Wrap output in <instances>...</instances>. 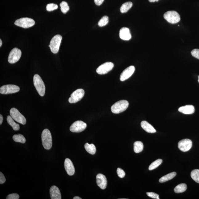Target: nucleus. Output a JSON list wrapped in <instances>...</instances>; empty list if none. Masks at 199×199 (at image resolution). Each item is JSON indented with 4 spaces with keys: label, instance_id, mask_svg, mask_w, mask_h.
Here are the masks:
<instances>
[{
    "label": "nucleus",
    "instance_id": "nucleus-19",
    "mask_svg": "<svg viewBox=\"0 0 199 199\" xmlns=\"http://www.w3.org/2000/svg\"><path fill=\"white\" fill-rule=\"evenodd\" d=\"M178 111L181 113L185 114H191L195 112V108L193 105H186V106L180 107Z\"/></svg>",
    "mask_w": 199,
    "mask_h": 199
},
{
    "label": "nucleus",
    "instance_id": "nucleus-23",
    "mask_svg": "<svg viewBox=\"0 0 199 199\" xmlns=\"http://www.w3.org/2000/svg\"><path fill=\"white\" fill-rule=\"evenodd\" d=\"M84 148L86 151L91 155H94L96 152V148L93 144H89L87 143L84 144Z\"/></svg>",
    "mask_w": 199,
    "mask_h": 199
},
{
    "label": "nucleus",
    "instance_id": "nucleus-5",
    "mask_svg": "<svg viewBox=\"0 0 199 199\" xmlns=\"http://www.w3.org/2000/svg\"><path fill=\"white\" fill-rule=\"evenodd\" d=\"M164 18L168 22L171 24H176L180 20L179 14L175 11H169L165 13Z\"/></svg>",
    "mask_w": 199,
    "mask_h": 199
},
{
    "label": "nucleus",
    "instance_id": "nucleus-3",
    "mask_svg": "<svg viewBox=\"0 0 199 199\" xmlns=\"http://www.w3.org/2000/svg\"><path fill=\"white\" fill-rule=\"evenodd\" d=\"M128 101L125 100H120L114 104L111 107V111L114 114H119L124 112L129 106Z\"/></svg>",
    "mask_w": 199,
    "mask_h": 199
},
{
    "label": "nucleus",
    "instance_id": "nucleus-2",
    "mask_svg": "<svg viewBox=\"0 0 199 199\" xmlns=\"http://www.w3.org/2000/svg\"><path fill=\"white\" fill-rule=\"evenodd\" d=\"M34 84L39 95L41 96H44L46 91V87L41 77L37 74H35L33 78Z\"/></svg>",
    "mask_w": 199,
    "mask_h": 199
},
{
    "label": "nucleus",
    "instance_id": "nucleus-35",
    "mask_svg": "<svg viewBox=\"0 0 199 199\" xmlns=\"http://www.w3.org/2000/svg\"><path fill=\"white\" fill-rule=\"evenodd\" d=\"M191 55L193 57L199 59V49H195L191 52Z\"/></svg>",
    "mask_w": 199,
    "mask_h": 199
},
{
    "label": "nucleus",
    "instance_id": "nucleus-7",
    "mask_svg": "<svg viewBox=\"0 0 199 199\" xmlns=\"http://www.w3.org/2000/svg\"><path fill=\"white\" fill-rule=\"evenodd\" d=\"M10 115L14 120L18 123L25 125L26 120L25 117L16 108H13L10 110Z\"/></svg>",
    "mask_w": 199,
    "mask_h": 199
},
{
    "label": "nucleus",
    "instance_id": "nucleus-6",
    "mask_svg": "<svg viewBox=\"0 0 199 199\" xmlns=\"http://www.w3.org/2000/svg\"><path fill=\"white\" fill-rule=\"evenodd\" d=\"M35 22L32 18H24L17 20L14 22L15 25L19 27L27 29L35 25Z\"/></svg>",
    "mask_w": 199,
    "mask_h": 199
},
{
    "label": "nucleus",
    "instance_id": "nucleus-1",
    "mask_svg": "<svg viewBox=\"0 0 199 199\" xmlns=\"http://www.w3.org/2000/svg\"><path fill=\"white\" fill-rule=\"evenodd\" d=\"M41 138L43 147L47 150L50 149L52 146V138L50 130L44 129L41 134Z\"/></svg>",
    "mask_w": 199,
    "mask_h": 199
},
{
    "label": "nucleus",
    "instance_id": "nucleus-26",
    "mask_svg": "<svg viewBox=\"0 0 199 199\" xmlns=\"http://www.w3.org/2000/svg\"><path fill=\"white\" fill-rule=\"evenodd\" d=\"M187 185L185 183H181L176 186L174 189V192L176 193H180L185 192L187 190Z\"/></svg>",
    "mask_w": 199,
    "mask_h": 199
},
{
    "label": "nucleus",
    "instance_id": "nucleus-14",
    "mask_svg": "<svg viewBox=\"0 0 199 199\" xmlns=\"http://www.w3.org/2000/svg\"><path fill=\"white\" fill-rule=\"evenodd\" d=\"M135 71V67L134 66H131L125 69L120 75V80L121 81H124L128 79L132 75Z\"/></svg>",
    "mask_w": 199,
    "mask_h": 199
},
{
    "label": "nucleus",
    "instance_id": "nucleus-22",
    "mask_svg": "<svg viewBox=\"0 0 199 199\" xmlns=\"http://www.w3.org/2000/svg\"><path fill=\"white\" fill-rule=\"evenodd\" d=\"M7 123L12 127L14 130L18 131L19 130L20 128L19 125L14 121V119L11 116H7Z\"/></svg>",
    "mask_w": 199,
    "mask_h": 199
},
{
    "label": "nucleus",
    "instance_id": "nucleus-30",
    "mask_svg": "<svg viewBox=\"0 0 199 199\" xmlns=\"http://www.w3.org/2000/svg\"><path fill=\"white\" fill-rule=\"evenodd\" d=\"M60 6L61 7V9L62 12L63 14H65L68 12L69 10V7L68 4L65 1L62 2L60 4Z\"/></svg>",
    "mask_w": 199,
    "mask_h": 199
},
{
    "label": "nucleus",
    "instance_id": "nucleus-41",
    "mask_svg": "<svg viewBox=\"0 0 199 199\" xmlns=\"http://www.w3.org/2000/svg\"><path fill=\"white\" fill-rule=\"evenodd\" d=\"M74 199H82L81 198H80V197L78 196L75 197L74 198Z\"/></svg>",
    "mask_w": 199,
    "mask_h": 199
},
{
    "label": "nucleus",
    "instance_id": "nucleus-17",
    "mask_svg": "<svg viewBox=\"0 0 199 199\" xmlns=\"http://www.w3.org/2000/svg\"><path fill=\"white\" fill-rule=\"evenodd\" d=\"M119 35L120 39L125 41L130 40L132 37L129 29L127 27H123L120 29Z\"/></svg>",
    "mask_w": 199,
    "mask_h": 199
},
{
    "label": "nucleus",
    "instance_id": "nucleus-27",
    "mask_svg": "<svg viewBox=\"0 0 199 199\" xmlns=\"http://www.w3.org/2000/svg\"><path fill=\"white\" fill-rule=\"evenodd\" d=\"M13 139L15 142L21 143L22 144L25 143L26 141L25 137L20 134L14 135L13 136Z\"/></svg>",
    "mask_w": 199,
    "mask_h": 199
},
{
    "label": "nucleus",
    "instance_id": "nucleus-12",
    "mask_svg": "<svg viewBox=\"0 0 199 199\" xmlns=\"http://www.w3.org/2000/svg\"><path fill=\"white\" fill-rule=\"evenodd\" d=\"M114 65L111 62H107L101 65L97 68L96 72L100 75L107 74L113 69Z\"/></svg>",
    "mask_w": 199,
    "mask_h": 199
},
{
    "label": "nucleus",
    "instance_id": "nucleus-4",
    "mask_svg": "<svg viewBox=\"0 0 199 199\" xmlns=\"http://www.w3.org/2000/svg\"><path fill=\"white\" fill-rule=\"evenodd\" d=\"M62 37L60 35H56L51 40L49 47L52 53L57 54L59 52Z\"/></svg>",
    "mask_w": 199,
    "mask_h": 199
},
{
    "label": "nucleus",
    "instance_id": "nucleus-39",
    "mask_svg": "<svg viewBox=\"0 0 199 199\" xmlns=\"http://www.w3.org/2000/svg\"><path fill=\"white\" fill-rule=\"evenodd\" d=\"M3 121V117L2 116L0 115V125H1Z\"/></svg>",
    "mask_w": 199,
    "mask_h": 199
},
{
    "label": "nucleus",
    "instance_id": "nucleus-24",
    "mask_svg": "<svg viewBox=\"0 0 199 199\" xmlns=\"http://www.w3.org/2000/svg\"><path fill=\"white\" fill-rule=\"evenodd\" d=\"M144 144L141 141H136L134 142V149L135 153H139L143 150Z\"/></svg>",
    "mask_w": 199,
    "mask_h": 199
},
{
    "label": "nucleus",
    "instance_id": "nucleus-11",
    "mask_svg": "<svg viewBox=\"0 0 199 199\" xmlns=\"http://www.w3.org/2000/svg\"><path fill=\"white\" fill-rule=\"evenodd\" d=\"M87 127V124L84 122L77 121L74 122L71 125L70 130L73 132L79 133L82 132Z\"/></svg>",
    "mask_w": 199,
    "mask_h": 199
},
{
    "label": "nucleus",
    "instance_id": "nucleus-28",
    "mask_svg": "<svg viewBox=\"0 0 199 199\" xmlns=\"http://www.w3.org/2000/svg\"><path fill=\"white\" fill-rule=\"evenodd\" d=\"M162 161V159H157V160L154 161V162L150 164L149 168V170H152L156 169L161 164Z\"/></svg>",
    "mask_w": 199,
    "mask_h": 199
},
{
    "label": "nucleus",
    "instance_id": "nucleus-25",
    "mask_svg": "<svg viewBox=\"0 0 199 199\" xmlns=\"http://www.w3.org/2000/svg\"><path fill=\"white\" fill-rule=\"evenodd\" d=\"M133 4L131 2H127L123 4L120 8V11L122 13H126L132 6Z\"/></svg>",
    "mask_w": 199,
    "mask_h": 199
},
{
    "label": "nucleus",
    "instance_id": "nucleus-21",
    "mask_svg": "<svg viewBox=\"0 0 199 199\" xmlns=\"http://www.w3.org/2000/svg\"><path fill=\"white\" fill-rule=\"evenodd\" d=\"M176 174L177 173L175 172L171 173L160 178L159 180V181L160 183H163L169 181L175 177Z\"/></svg>",
    "mask_w": 199,
    "mask_h": 199
},
{
    "label": "nucleus",
    "instance_id": "nucleus-32",
    "mask_svg": "<svg viewBox=\"0 0 199 199\" xmlns=\"http://www.w3.org/2000/svg\"><path fill=\"white\" fill-rule=\"evenodd\" d=\"M58 8V5L54 3L48 4L46 6L47 10L48 12H51V11L57 9Z\"/></svg>",
    "mask_w": 199,
    "mask_h": 199
},
{
    "label": "nucleus",
    "instance_id": "nucleus-20",
    "mask_svg": "<svg viewBox=\"0 0 199 199\" xmlns=\"http://www.w3.org/2000/svg\"><path fill=\"white\" fill-rule=\"evenodd\" d=\"M141 126L144 131L148 133H155L156 132L154 128L146 121H142L141 123Z\"/></svg>",
    "mask_w": 199,
    "mask_h": 199
},
{
    "label": "nucleus",
    "instance_id": "nucleus-38",
    "mask_svg": "<svg viewBox=\"0 0 199 199\" xmlns=\"http://www.w3.org/2000/svg\"><path fill=\"white\" fill-rule=\"evenodd\" d=\"M95 4L97 6H100L103 2L104 0H94Z\"/></svg>",
    "mask_w": 199,
    "mask_h": 199
},
{
    "label": "nucleus",
    "instance_id": "nucleus-16",
    "mask_svg": "<svg viewBox=\"0 0 199 199\" xmlns=\"http://www.w3.org/2000/svg\"><path fill=\"white\" fill-rule=\"evenodd\" d=\"M64 167L67 174L69 176L74 175L75 169L72 161L68 158L66 159L64 162Z\"/></svg>",
    "mask_w": 199,
    "mask_h": 199
},
{
    "label": "nucleus",
    "instance_id": "nucleus-37",
    "mask_svg": "<svg viewBox=\"0 0 199 199\" xmlns=\"http://www.w3.org/2000/svg\"><path fill=\"white\" fill-rule=\"evenodd\" d=\"M5 181L6 179L5 176L1 172H0V184H3Z\"/></svg>",
    "mask_w": 199,
    "mask_h": 199
},
{
    "label": "nucleus",
    "instance_id": "nucleus-34",
    "mask_svg": "<svg viewBox=\"0 0 199 199\" xmlns=\"http://www.w3.org/2000/svg\"><path fill=\"white\" fill-rule=\"evenodd\" d=\"M147 196L152 198L159 199V196L158 194L153 192H147L146 193Z\"/></svg>",
    "mask_w": 199,
    "mask_h": 199
},
{
    "label": "nucleus",
    "instance_id": "nucleus-13",
    "mask_svg": "<svg viewBox=\"0 0 199 199\" xmlns=\"http://www.w3.org/2000/svg\"><path fill=\"white\" fill-rule=\"evenodd\" d=\"M192 142L189 139H185L180 141L178 143V148L179 149L183 152H186L189 151L192 148Z\"/></svg>",
    "mask_w": 199,
    "mask_h": 199
},
{
    "label": "nucleus",
    "instance_id": "nucleus-8",
    "mask_svg": "<svg viewBox=\"0 0 199 199\" xmlns=\"http://www.w3.org/2000/svg\"><path fill=\"white\" fill-rule=\"evenodd\" d=\"M20 89V87L17 86L7 84L2 86L0 88V93L3 95L9 94L18 92Z\"/></svg>",
    "mask_w": 199,
    "mask_h": 199
},
{
    "label": "nucleus",
    "instance_id": "nucleus-29",
    "mask_svg": "<svg viewBox=\"0 0 199 199\" xmlns=\"http://www.w3.org/2000/svg\"><path fill=\"white\" fill-rule=\"evenodd\" d=\"M191 178L196 181L199 183V170L195 169L192 171L191 173Z\"/></svg>",
    "mask_w": 199,
    "mask_h": 199
},
{
    "label": "nucleus",
    "instance_id": "nucleus-43",
    "mask_svg": "<svg viewBox=\"0 0 199 199\" xmlns=\"http://www.w3.org/2000/svg\"><path fill=\"white\" fill-rule=\"evenodd\" d=\"M198 82L199 83V76H198Z\"/></svg>",
    "mask_w": 199,
    "mask_h": 199
},
{
    "label": "nucleus",
    "instance_id": "nucleus-31",
    "mask_svg": "<svg viewBox=\"0 0 199 199\" xmlns=\"http://www.w3.org/2000/svg\"><path fill=\"white\" fill-rule=\"evenodd\" d=\"M108 17L106 16H104L99 20L98 25L99 27H103V26H106L108 23Z\"/></svg>",
    "mask_w": 199,
    "mask_h": 199
},
{
    "label": "nucleus",
    "instance_id": "nucleus-15",
    "mask_svg": "<svg viewBox=\"0 0 199 199\" xmlns=\"http://www.w3.org/2000/svg\"><path fill=\"white\" fill-rule=\"evenodd\" d=\"M96 182L97 185L101 189H106L108 182L106 176L101 174H98L96 176Z\"/></svg>",
    "mask_w": 199,
    "mask_h": 199
},
{
    "label": "nucleus",
    "instance_id": "nucleus-9",
    "mask_svg": "<svg viewBox=\"0 0 199 199\" xmlns=\"http://www.w3.org/2000/svg\"><path fill=\"white\" fill-rule=\"evenodd\" d=\"M22 55V52L19 49L15 48L11 51L9 54L8 61L10 63H14L20 59Z\"/></svg>",
    "mask_w": 199,
    "mask_h": 199
},
{
    "label": "nucleus",
    "instance_id": "nucleus-18",
    "mask_svg": "<svg viewBox=\"0 0 199 199\" xmlns=\"http://www.w3.org/2000/svg\"><path fill=\"white\" fill-rule=\"evenodd\" d=\"M51 198V199H61V192L59 188L55 185L52 186L50 190Z\"/></svg>",
    "mask_w": 199,
    "mask_h": 199
},
{
    "label": "nucleus",
    "instance_id": "nucleus-10",
    "mask_svg": "<svg viewBox=\"0 0 199 199\" xmlns=\"http://www.w3.org/2000/svg\"><path fill=\"white\" fill-rule=\"evenodd\" d=\"M84 91L82 89H78L75 91L71 95L69 99V102L70 103H75L78 102L83 97Z\"/></svg>",
    "mask_w": 199,
    "mask_h": 199
},
{
    "label": "nucleus",
    "instance_id": "nucleus-36",
    "mask_svg": "<svg viewBox=\"0 0 199 199\" xmlns=\"http://www.w3.org/2000/svg\"><path fill=\"white\" fill-rule=\"evenodd\" d=\"M19 198V195L16 193L9 194L6 197L7 199H18Z\"/></svg>",
    "mask_w": 199,
    "mask_h": 199
},
{
    "label": "nucleus",
    "instance_id": "nucleus-40",
    "mask_svg": "<svg viewBox=\"0 0 199 199\" xmlns=\"http://www.w3.org/2000/svg\"><path fill=\"white\" fill-rule=\"evenodd\" d=\"M150 2H158L159 0H149Z\"/></svg>",
    "mask_w": 199,
    "mask_h": 199
},
{
    "label": "nucleus",
    "instance_id": "nucleus-33",
    "mask_svg": "<svg viewBox=\"0 0 199 199\" xmlns=\"http://www.w3.org/2000/svg\"><path fill=\"white\" fill-rule=\"evenodd\" d=\"M117 172L118 175L119 176V177L123 178L125 177V172L121 168H118Z\"/></svg>",
    "mask_w": 199,
    "mask_h": 199
},
{
    "label": "nucleus",
    "instance_id": "nucleus-42",
    "mask_svg": "<svg viewBox=\"0 0 199 199\" xmlns=\"http://www.w3.org/2000/svg\"><path fill=\"white\" fill-rule=\"evenodd\" d=\"M2 44V41L1 39V40H0V47H1Z\"/></svg>",
    "mask_w": 199,
    "mask_h": 199
}]
</instances>
